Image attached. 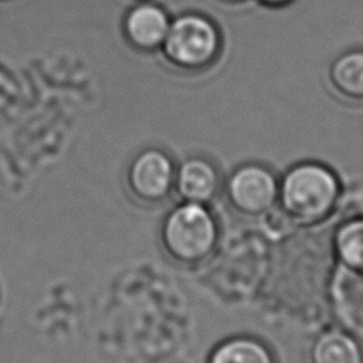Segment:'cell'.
I'll return each mask as SVG.
<instances>
[{"instance_id": "obj_5", "label": "cell", "mask_w": 363, "mask_h": 363, "mask_svg": "<svg viewBox=\"0 0 363 363\" xmlns=\"http://www.w3.org/2000/svg\"><path fill=\"white\" fill-rule=\"evenodd\" d=\"M174 169L170 159L159 150L140 153L130 164L129 186L132 193L145 203L166 199L174 184Z\"/></svg>"}, {"instance_id": "obj_12", "label": "cell", "mask_w": 363, "mask_h": 363, "mask_svg": "<svg viewBox=\"0 0 363 363\" xmlns=\"http://www.w3.org/2000/svg\"><path fill=\"white\" fill-rule=\"evenodd\" d=\"M259 4L265 6V7H271V9H279L284 6H288L289 3H292L294 0H257Z\"/></svg>"}, {"instance_id": "obj_9", "label": "cell", "mask_w": 363, "mask_h": 363, "mask_svg": "<svg viewBox=\"0 0 363 363\" xmlns=\"http://www.w3.org/2000/svg\"><path fill=\"white\" fill-rule=\"evenodd\" d=\"M169 26L164 11L153 4H142L133 9L126 21L129 37L143 47H153L164 41Z\"/></svg>"}, {"instance_id": "obj_6", "label": "cell", "mask_w": 363, "mask_h": 363, "mask_svg": "<svg viewBox=\"0 0 363 363\" xmlns=\"http://www.w3.org/2000/svg\"><path fill=\"white\" fill-rule=\"evenodd\" d=\"M174 183L184 201L207 204L217 196L221 180L217 167L210 160L191 157L179 167Z\"/></svg>"}, {"instance_id": "obj_11", "label": "cell", "mask_w": 363, "mask_h": 363, "mask_svg": "<svg viewBox=\"0 0 363 363\" xmlns=\"http://www.w3.org/2000/svg\"><path fill=\"white\" fill-rule=\"evenodd\" d=\"M333 250L345 269L363 278V217L350 218L337 227Z\"/></svg>"}, {"instance_id": "obj_8", "label": "cell", "mask_w": 363, "mask_h": 363, "mask_svg": "<svg viewBox=\"0 0 363 363\" xmlns=\"http://www.w3.org/2000/svg\"><path fill=\"white\" fill-rule=\"evenodd\" d=\"M329 81L342 98L363 102V48L339 54L329 67Z\"/></svg>"}, {"instance_id": "obj_3", "label": "cell", "mask_w": 363, "mask_h": 363, "mask_svg": "<svg viewBox=\"0 0 363 363\" xmlns=\"http://www.w3.org/2000/svg\"><path fill=\"white\" fill-rule=\"evenodd\" d=\"M164 45L167 55L179 65L203 67L218 52L220 33L207 17L187 14L169 26Z\"/></svg>"}, {"instance_id": "obj_1", "label": "cell", "mask_w": 363, "mask_h": 363, "mask_svg": "<svg viewBox=\"0 0 363 363\" xmlns=\"http://www.w3.org/2000/svg\"><path fill=\"white\" fill-rule=\"evenodd\" d=\"M336 174L318 162L292 166L278 183V201L292 220L315 224L325 220L339 199Z\"/></svg>"}, {"instance_id": "obj_7", "label": "cell", "mask_w": 363, "mask_h": 363, "mask_svg": "<svg viewBox=\"0 0 363 363\" xmlns=\"http://www.w3.org/2000/svg\"><path fill=\"white\" fill-rule=\"evenodd\" d=\"M308 363H363V346L342 329L319 333L308 350Z\"/></svg>"}, {"instance_id": "obj_2", "label": "cell", "mask_w": 363, "mask_h": 363, "mask_svg": "<svg viewBox=\"0 0 363 363\" xmlns=\"http://www.w3.org/2000/svg\"><path fill=\"white\" fill-rule=\"evenodd\" d=\"M162 235L172 258L183 264H197L207 259L216 248L218 227L204 204L184 201L170 211Z\"/></svg>"}, {"instance_id": "obj_10", "label": "cell", "mask_w": 363, "mask_h": 363, "mask_svg": "<svg viewBox=\"0 0 363 363\" xmlns=\"http://www.w3.org/2000/svg\"><path fill=\"white\" fill-rule=\"evenodd\" d=\"M208 363H277L272 350L254 336H234L221 342Z\"/></svg>"}, {"instance_id": "obj_4", "label": "cell", "mask_w": 363, "mask_h": 363, "mask_svg": "<svg viewBox=\"0 0 363 363\" xmlns=\"http://www.w3.org/2000/svg\"><path fill=\"white\" fill-rule=\"evenodd\" d=\"M278 179L264 164L247 163L237 167L225 183V196L234 211L245 217L269 213L278 201Z\"/></svg>"}, {"instance_id": "obj_13", "label": "cell", "mask_w": 363, "mask_h": 363, "mask_svg": "<svg viewBox=\"0 0 363 363\" xmlns=\"http://www.w3.org/2000/svg\"><path fill=\"white\" fill-rule=\"evenodd\" d=\"M234 1H237V0H234Z\"/></svg>"}]
</instances>
